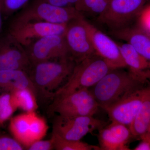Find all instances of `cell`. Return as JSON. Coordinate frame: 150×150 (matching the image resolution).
<instances>
[{"label":"cell","instance_id":"6da1fadb","mask_svg":"<svg viewBox=\"0 0 150 150\" xmlns=\"http://www.w3.org/2000/svg\"><path fill=\"white\" fill-rule=\"evenodd\" d=\"M76 64L71 57H67L31 64L27 73L37 96L52 99L54 93L69 77Z\"/></svg>","mask_w":150,"mask_h":150},{"label":"cell","instance_id":"7a4b0ae2","mask_svg":"<svg viewBox=\"0 0 150 150\" xmlns=\"http://www.w3.org/2000/svg\"><path fill=\"white\" fill-rule=\"evenodd\" d=\"M124 69L110 70L90 88L99 107L104 110L129 94L149 83L141 81Z\"/></svg>","mask_w":150,"mask_h":150},{"label":"cell","instance_id":"3957f363","mask_svg":"<svg viewBox=\"0 0 150 150\" xmlns=\"http://www.w3.org/2000/svg\"><path fill=\"white\" fill-rule=\"evenodd\" d=\"M83 17L84 16L74 6H57L43 0H33L17 13L11 24H20L30 22L63 24Z\"/></svg>","mask_w":150,"mask_h":150},{"label":"cell","instance_id":"277c9868","mask_svg":"<svg viewBox=\"0 0 150 150\" xmlns=\"http://www.w3.org/2000/svg\"><path fill=\"white\" fill-rule=\"evenodd\" d=\"M112 69L104 59L94 54L76 64L69 77L52 99L76 90L91 88Z\"/></svg>","mask_w":150,"mask_h":150},{"label":"cell","instance_id":"5b68a950","mask_svg":"<svg viewBox=\"0 0 150 150\" xmlns=\"http://www.w3.org/2000/svg\"><path fill=\"white\" fill-rule=\"evenodd\" d=\"M49 112L64 117L93 116L99 105L90 88H82L56 96Z\"/></svg>","mask_w":150,"mask_h":150},{"label":"cell","instance_id":"8992f818","mask_svg":"<svg viewBox=\"0 0 150 150\" xmlns=\"http://www.w3.org/2000/svg\"><path fill=\"white\" fill-rule=\"evenodd\" d=\"M149 1L111 0L105 10L97 17L96 21L109 31L131 26Z\"/></svg>","mask_w":150,"mask_h":150},{"label":"cell","instance_id":"52a82bcc","mask_svg":"<svg viewBox=\"0 0 150 150\" xmlns=\"http://www.w3.org/2000/svg\"><path fill=\"white\" fill-rule=\"evenodd\" d=\"M48 126L45 118L35 111L25 112L11 118L9 130L25 149L46 136Z\"/></svg>","mask_w":150,"mask_h":150},{"label":"cell","instance_id":"ba28073f","mask_svg":"<svg viewBox=\"0 0 150 150\" xmlns=\"http://www.w3.org/2000/svg\"><path fill=\"white\" fill-rule=\"evenodd\" d=\"M106 124L93 116L67 117L57 115L53 122L52 134L66 139L80 141L87 134L98 131Z\"/></svg>","mask_w":150,"mask_h":150},{"label":"cell","instance_id":"9c48e42d","mask_svg":"<svg viewBox=\"0 0 150 150\" xmlns=\"http://www.w3.org/2000/svg\"><path fill=\"white\" fill-rule=\"evenodd\" d=\"M85 18L76 19L67 24L65 39L70 57L76 63L96 54L88 30Z\"/></svg>","mask_w":150,"mask_h":150},{"label":"cell","instance_id":"30bf717a","mask_svg":"<svg viewBox=\"0 0 150 150\" xmlns=\"http://www.w3.org/2000/svg\"><path fill=\"white\" fill-rule=\"evenodd\" d=\"M67 24L44 22H30L20 24L10 23L8 33L25 48L47 35H64Z\"/></svg>","mask_w":150,"mask_h":150},{"label":"cell","instance_id":"8fae6325","mask_svg":"<svg viewBox=\"0 0 150 150\" xmlns=\"http://www.w3.org/2000/svg\"><path fill=\"white\" fill-rule=\"evenodd\" d=\"M150 94V85L135 91L105 109L111 122L129 127Z\"/></svg>","mask_w":150,"mask_h":150},{"label":"cell","instance_id":"7c38bea8","mask_svg":"<svg viewBox=\"0 0 150 150\" xmlns=\"http://www.w3.org/2000/svg\"><path fill=\"white\" fill-rule=\"evenodd\" d=\"M25 49L31 64L70 57L65 34L47 35Z\"/></svg>","mask_w":150,"mask_h":150},{"label":"cell","instance_id":"4fadbf2b","mask_svg":"<svg viewBox=\"0 0 150 150\" xmlns=\"http://www.w3.org/2000/svg\"><path fill=\"white\" fill-rule=\"evenodd\" d=\"M85 23L96 54L104 59L112 69L126 68L117 42L86 18Z\"/></svg>","mask_w":150,"mask_h":150},{"label":"cell","instance_id":"5bb4252c","mask_svg":"<svg viewBox=\"0 0 150 150\" xmlns=\"http://www.w3.org/2000/svg\"><path fill=\"white\" fill-rule=\"evenodd\" d=\"M25 48L8 33L0 36V71L27 72L31 66Z\"/></svg>","mask_w":150,"mask_h":150},{"label":"cell","instance_id":"9a60e30c","mask_svg":"<svg viewBox=\"0 0 150 150\" xmlns=\"http://www.w3.org/2000/svg\"><path fill=\"white\" fill-rule=\"evenodd\" d=\"M98 139L100 150H128V143L134 138L128 126L111 122L98 130Z\"/></svg>","mask_w":150,"mask_h":150},{"label":"cell","instance_id":"2e32d148","mask_svg":"<svg viewBox=\"0 0 150 150\" xmlns=\"http://www.w3.org/2000/svg\"><path fill=\"white\" fill-rule=\"evenodd\" d=\"M117 43L128 71L141 81L150 83V61L141 56L129 43Z\"/></svg>","mask_w":150,"mask_h":150},{"label":"cell","instance_id":"e0dca14e","mask_svg":"<svg viewBox=\"0 0 150 150\" xmlns=\"http://www.w3.org/2000/svg\"><path fill=\"white\" fill-rule=\"evenodd\" d=\"M108 33L116 39L129 43L139 54L150 62V35L133 25L108 31Z\"/></svg>","mask_w":150,"mask_h":150},{"label":"cell","instance_id":"ac0fdd59","mask_svg":"<svg viewBox=\"0 0 150 150\" xmlns=\"http://www.w3.org/2000/svg\"><path fill=\"white\" fill-rule=\"evenodd\" d=\"M24 88L32 90L37 96L35 87L26 72L21 70L0 71V94Z\"/></svg>","mask_w":150,"mask_h":150},{"label":"cell","instance_id":"d6986e66","mask_svg":"<svg viewBox=\"0 0 150 150\" xmlns=\"http://www.w3.org/2000/svg\"><path fill=\"white\" fill-rule=\"evenodd\" d=\"M129 128L134 138L141 140L150 137V94Z\"/></svg>","mask_w":150,"mask_h":150},{"label":"cell","instance_id":"ffe728a7","mask_svg":"<svg viewBox=\"0 0 150 150\" xmlns=\"http://www.w3.org/2000/svg\"><path fill=\"white\" fill-rule=\"evenodd\" d=\"M10 93L18 109H21L25 112L35 111L37 109V96L32 90L21 89Z\"/></svg>","mask_w":150,"mask_h":150},{"label":"cell","instance_id":"44dd1931","mask_svg":"<svg viewBox=\"0 0 150 150\" xmlns=\"http://www.w3.org/2000/svg\"><path fill=\"white\" fill-rule=\"evenodd\" d=\"M54 140V150H100L98 146L90 145L80 141L66 139L52 134Z\"/></svg>","mask_w":150,"mask_h":150},{"label":"cell","instance_id":"7402d4cb","mask_svg":"<svg viewBox=\"0 0 150 150\" xmlns=\"http://www.w3.org/2000/svg\"><path fill=\"white\" fill-rule=\"evenodd\" d=\"M17 109L10 93L0 94V126L10 118Z\"/></svg>","mask_w":150,"mask_h":150},{"label":"cell","instance_id":"603a6c76","mask_svg":"<svg viewBox=\"0 0 150 150\" xmlns=\"http://www.w3.org/2000/svg\"><path fill=\"white\" fill-rule=\"evenodd\" d=\"M133 25L150 35V0L140 11Z\"/></svg>","mask_w":150,"mask_h":150},{"label":"cell","instance_id":"cb8c5ba5","mask_svg":"<svg viewBox=\"0 0 150 150\" xmlns=\"http://www.w3.org/2000/svg\"><path fill=\"white\" fill-rule=\"evenodd\" d=\"M29 0H4L3 14L10 16L21 10L27 4Z\"/></svg>","mask_w":150,"mask_h":150},{"label":"cell","instance_id":"d4e9b609","mask_svg":"<svg viewBox=\"0 0 150 150\" xmlns=\"http://www.w3.org/2000/svg\"><path fill=\"white\" fill-rule=\"evenodd\" d=\"M24 149V147L13 137H0V150H23Z\"/></svg>","mask_w":150,"mask_h":150},{"label":"cell","instance_id":"484cf974","mask_svg":"<svg viewBox=\"0 0 150 150\" xmlns=\"http://www.w3.org/2000/svg\"><path fill=\"white\" fill-rule=\"evenodd\" d=\"M28 150H54V140L51 137L49 140H38L33 143L26 148Z\"/></svg>","mask_w":150,"mask_h":150},{"label":"cell","instance_id":"4316f807","mask_svg":"<svg viewBox=\"0 0 150 150\" xmlns=\"http://www.w3.org/2000/svg\"><path fill=\"white\" fill-rule=\"evenodd\" d=\"M4 0H0V31L2 24V16L3 15V8H4Z\"/></svg>","mask_w":150,"mask_h":150},{"label":"cell","instance_id":"83f0119b","mask_svg":"<svg viewBox=\"0 0 150 150\" xmlns=\"http://www.w3.org/2000/svg\"><path fill=\"white\" fill-rule=\"evenodd\" d=\"M69 6H74L79 0H66Z\"/></svg>","mask_w":150,"mask_h":150}]
</instances>
